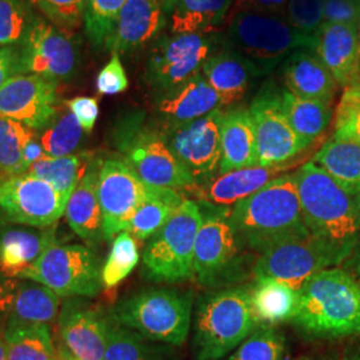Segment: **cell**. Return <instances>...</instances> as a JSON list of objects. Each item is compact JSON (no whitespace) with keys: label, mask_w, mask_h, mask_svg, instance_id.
Wrapping results in <instances>:
<instances>
[{"label":"cell","mask_w":360,"mask_h":360,"mask_svg":"<svg viewBox=\"0 0 360 360\" xmlns=\"http://www.w3.org/2000/svg\"><path fill=\"white\" fill-rule=\"evenodd\" d=\"M295 360H319V359H314V358H307V356H304V358H299V359Z\"/></svg>","instance_id":"obj_56"},{"label":"cell","mask_w":360,"mask_h":360,"mask_svg":"<svg viewBox=\"0 0 360 360\" xmlns=\"http://www.w3.org/2000/svg\"><path fill=\"white\" fill-rule=\"evenodd\" d=\"M342 262L334 250L309 235L264 251L257 260L255 275L279 281L299 291L312 275Z\"/></svg>","instance_id":"obj_16"},{"label":"cell","mask_w":360,"mask_h":360,"mask_svg":"<svg viewBox=\"0 0 360 360\" xmlns=\"http://www.w3.org/2000/svg\"><path fill=\"white\" fill-rule=\"evenodd\" d=\"M199 203L203 220L193 248V276L203 285H212L236 266L242 243L229 219L231 207Z\"/></svg>","instance_id":"obj_13"},{"label":"cell","mask_w":360,"mask_h":360,"mask_svg":"<svg viewBox=\"0 0 360 360\" xmlns=\"http://www.w3.org/2000/svg\"><path fill=\"white\" fill-rule=\"evenodd\" d=\"M255 324L250 288L236 287L207 295L195 316V359H223L254 333Z\"/></svg>","instance_id":"obj_6"},{"label":"cell","mask_w":360,"mask_h":360,"mask_svg":"<svg viewBox=\"0 0 360 360\" xmlns=\"http://www.w3.org/2000/svg\"><path fill=\"white\" fill-rule=\"evenodd\" d=\"M203 220L198 202L186 199L167 223L148 239L143 275L155 283H180L193 276V248Z\"/></svg>","instance_id":"obj_8"},{"label":"cell","mask_w":360,"mask_h":360,"mask_svg":"<svg viewBox=\"0 0 360 360\" xmlns=\"http://www.w3.org/2000/svg\"><path fill=\"white\" fill-rule=\"evenodd\" d=\"M20 75H39L51 80L72 77L77 65L74 39L37 18L26 38L16 46Z\"/></svg>","instance_id":"obj_18"},{"label":"cell","mask_w":360,"mask_h":360,"mask_svg":"<svg viewBox=\"0 0 360 360\" xmlns=\"http://www.w3.org/2000/svg\"><path fill=\"white\" fill-rule=\"evenodd\" d=\"M324 22L360 27V0H324Z\"/></svg>","instance_id":"obj_48"},{"label":"cell","mask_w":360,"mask_h":360,"mask_svg":"<svg viewBox=\"0 0 360 360\" xmlns=\"http://www.w3.org/2000/svg\"><path fill=\"white\" fill-rule=\"evenodd\" d=\"M281 102L285 117L306 147L315 142L331 123V103L303 99L287 90L281 92Z\"/></svg>","instance_id":"obj_32"},{"label":"cell","mask_w":360,"mask_h":360,"mask_svg":"<svg viewBox=\"0 0 360 360\" xmlns=\"http://www.w3.org/2000/svg\"><path fill=\"white\" fill-rule=\"evenodd\" d=\"M346 360H360V355H352V356H349V358Z\"/></svg>","instance_id":"obj_54"},{"label":"cell","mask_w":360,"mask_h":360,"mask_svg":"<svg viewBox=\"0 0 360 360\" xmlns=\"http://www.w3.org/2000/svg\"><path fill=\"white\" fill-rule=\"evenodd\" d=\"M283 168V166H254L233 169L219 175L206 187L196 190L193 195L199 198V202L207 205L235 206L238 202L262 190L271 180L278 178Z\"/></svg>","instance_id":"obj_29"},{"label":"cell","mask_w":360,"mask_h":360,"mask_svg":"<svg viewBox=\"0 0 360 360\" xmlns=\"http://www.w3.org/2000/svg\"><path fill=\"white\" fill-rule=\"evenodd\" d=\"M56 242V229L4 224L0 227V275L19 278Z\"/></svg>","instance_id":"obj_24"},{"label":"cell","mask_w":360,"mask_h":360,"mask_svg":"<svg viewBox=\"0 0 360 360\" xmlns=\"http://www.w3.org/2000/svg\"><path fill=\"white\" fill-rule=\"evenodd\" d=\"M110 315L80 296L65 297L58 316L56 355L68 360H104Z\"/></svg>","instance_id":"obj_17"},{"label":"cell","mask_w":360,"mask_h":360,"mask_svg":"<svg viewBox=\"0 0 360 360\" xmlns=\"http://www.w3.org/2000/svg\"><path fill=\"white\" fill-rule=\"evenodd\" d=\"M166 26L167 19L162 4L154 0H127L105 49L119 55L138 50L158 38Z\"/></svg>","instance_id":"obj_23"},{"label":"cell","mask_w":360,"mask_h":360,"mask_svg":"<svg viewBox=\"0 0 360 360\" xmlns=\"http://www.w3.org/2000/svg\"><path fill=\"white\" fill-rule=\"evenodd\" d=\"M37 18L31 0H0V46H19Z\"/></svg>","instance_id":"obj_43"},{"label":"cell","mask_w":360,"mask_h":360,"mask_svg":"<svg viewBox=\"0 0 360 360\" xmlns=\"http://www.w3.org/2000/svg\"><path fill=\"white\" fill-rule=\"evenodd\" d=\"M84 129L75 115L67 108L60 110L39 136V142L47 156L62 158L77 154L83 143Z\"/></svg>","instance_id":"obj_39"},{"label":"cell","mask_w":360,"mask_h":360,"mask_svg":"<svg viewBox=\"0 0 360 360\" xmlns=\"http://www.w3.org/2000/svg\"><path fill=\"white\" fill-rule=\"evenodd\" d=\"M141 260L136 239L129 232L117 233L108 257L102 267V283L104 288H114L122 283Z\"/></svg>","instance_id":"obj_40"},{"label":"cell","mask_w":360,"mask_h":360,"mask_svg":"<svg viewBox=\"0 0 360 360\" xmlns=\"http://www.w3.org/2000/svg\"><path fill=\"white\" fill-rule=\"evenodd\" d=\"M288 0H236L235 10L270 13L285 18Z\"/></svg>","instance_id":"obj_50"},{"label":"cell","mask_w":360,"mask_h":360,"mask_svg":"<svg viewBox=\"0 0 360 360\" xmlns=\"http://www.w3.org/2000/svg\"><path fill=\"white\" fill-rule=\"evenodd\" d=\"M0 360H8L7 343H6V338H4V330L0 333Z\"/></svg>","instance_id":"obj_53"},{"label":"cell","mask_w":360,"mask_h":360,"mask_svg":"<svg viewBox=\"0 0 360 360\" xmlns=\"http://www.w3.org/2000/svg\"><path fill=\"white\" fill-rule=\"evenodd\" d=\"M60 296L43 284L13 278L0 287V312H7L4 330L49 324L55 321Z\"/></svg>","instance_id":"obj_20"},{"label":"cell","mask_w":360,"mask_h":360,"mask_svg":"<svg viewBox=\"0 0 360 360\" xmlns=\"http://www.w3.org/2000/svg\"><path fill=\"white\" fill-rule=\"evenodd\" d=\"M187 198L180 191L159 187L129 219L124 231L138 240H147L159 231Z\"/></svg>","instance_id":"obj_34"},{"label":"cell","mask_w":360,"mask_h":360,"mask_svg":"<svg viewBox=\"0 0 360 360\" xmlns=\"http://www.w3.org/2000/svg\"><path fill=\"white\" fill-rule=\"evenodd\" d=\"M112 141L119 156L144 183L193 193L195 183L191 175L169 150L159 126L148 123L142 112H129L120 117Z\"/></svg>","instance_id":"obj_4"},{"label":"cell","mask_w":360,"mask_h":360,"mask_svg":"<svg viewBox=\"0 0 360 360\" xmlns=\"http://www.w3.org/2000/svg\"><path fill=\"white\" fill-rule=\"evenodd\" d=\"M108 315L151 342L181 346L191 330L193 297L175 290H146L119 302Z\"/></svg>","instance_id":"obj_7"},{"label":"cell","mask_w":360,"mask_h":360,"mask_svg":"<svg viewBox=\"0 0 360 360\" xmlns=\"http://www.w3.org/2000/svg\"><path fill=\"white\" fill-rule=\"evenodd\" d=\"M292 322L318 338L360 334V285L346 271L327 269L297 291Z\"/></svg>","instance_id":"obj_3"},{"label":"cell","mask_w":360,"mask_h":360,"mask_svg":"<svg viewBox=\"0 0 360 360\" xmlns=\"http://www.w3.org/2000/svg\"><path fill=\"white\" fill-rule=\"evenodd\" d=\"M358 77H359V82L358 83H360V47H359V63H358ZM356 86V84H355Z\"/></svg>","instance_id":"obj_55"},{"label":"cell","mask_w":360,"mask_h":360,"mask_svg":"<svg viewBox=\"0 0 360 360\" xmlns=\"http://www.w3.org/2000/svg\"><path fill=\"white\" fill-rule=\"evenodd\" d=\"M0 321H1V312H0Z\"/></svg>","instance_id":"obj_60"},{"label":"cell","mask_w":360,"mask_h":360,"mask_svg":"<svg viewBox=\"0 0 360 360\" xmlns=\"http://www.w3.org/2000/svg\"><path fill=\"white\" fill-rule=\"evenodd\" d=\"M315 37L314 51L333 74L338 86L348 89L358 84L360 27L324 22Z\"/></svg>","instance_id":"obj_22"},{"label":"cell","mask_w":360,"mask_h":360,"mask_svg":"<svg viewBox=\"0 0 360 360\" xmlns=\"http://www.w3.org/2000/svg\"><path fill=\"white\" fill-rule=\"evenodd\" d=\"M159 187L144 183L119 155L101 159L98 196L103 218L104 240H114L129 219Z\"/></svg>","instance_id":"obj_12"},{"label":"cell","mask_w":360,"mask_h":360,"mask_svg":"<svg viewBox=\"0 0 360 360\" xmlns=\"http://www.w3.org/2000/svg\"><path fill=\"white\" fill-rule=\"evenodd\" d=\"M285 339L272 326H262L233 349L227 360H283Z\"/></svg>","instance_id":"obj_41"},{"label":"cell","mask_w":360,"mask_h":360,"mask_svg":"<svg viewBox=\"0 0 360 360\" xmlns=\"http://www.w3.org/2000/svg\"><path fill=\"white\" fill-rule=\"evenodd\" d=\"M233 0H166L171 34H210L223 25Z\"/></svg>","instance_id":"obj_30"},{"label":"cell","mask_w":360,"mask_h":360,"mask_svg":"<svg viewBox=\"0 0 360 360\" xmlns=\"http://www.w3.org/2000/svg\"><path fill=\"white\" fill-rule=\"evenodd\" d=\"M154 1H156V3H159V4H162V6H163L166 0H154Z\"/></svg>","instance_id":"obj_58"},{"label":"cell","mask_w":360,"mask_h":360,"mask_svg":"<svg viewBox=\"0 0 360 360\" xmlns=\"http://www.w3.org/2000/svg\"><path fill=\"white\" fill-rule=\"evenodd\" d=\"M334 138L360 143V90L348 87L335 110Z\"/></svg>","instance_id":"obj_44"},{"label":"cell","mask_w":360,"mask_h":360,"mask_svg":"<svg viewBox=\"0 0 360 360\" xmlns=\"http://www.w3.org/2000/svg\"><path fill=\"white\" fill-rule=\"evenodd\" d=\"M315 165L349 190L360 193V143L333 138L315 154Z\"/></svg>","instance_id":"obj_35"},{"label":"cell","mask_w":360,"mask_h":360,"mask_svg":"<svg viewBox=\"0 0 360 360\" xmlns=\"http://www.w3.org/2000/svg\"><path fill=\"white\" fill-rule=\"evenodd\" d=\"M65 206L60 193L44 180L28 174L0 179V212L7 223L53 227Z\"/></svg>","instance_id":"obj_15"},{"label":"cell","mask_w":360,"mask_h":360,"mask_svg":"<svg viewBox=\"0 0 360 360\" xmlns=\"http://www.w3.org/2000/svg\"><path fill=\"white\" fill-rule=\"evenodd\" d=\"M285 19L302 34L315 37L324 23V0H288Z\"/></svg>","instance_id":"obj_45"},{"label":"cell","mask_w":360,"mask_h":360,"mask_svg":"<svg viewBox=\"0 0 360 360\" xmlns=\"http://www.w3.org/2000/svg\"><path fill=\"white\" fill-rule=\"evenodd\" d=\"M296 186L311 236L347 259L360 239V193L352 191L314 162L299 168Z\"/></svg>","instance_id":"obj_1"},{"label":"cell","mask_w":360,"mask_h":360,"mask_svg":"<svg viewBox=\"0 0 360 360\" xmlns=\"http://www.w3.org/2000/svg\"><path fill=\"white\" fill-rule=\"evenodd\" d=\"M129 89V77L122 65L120 55L112 52L110 62L96 77V90L101 95H117Z\"/></svg>","instance_id":"obj_47"},{"label":"cell","mask_w":360,"mask_h":360,"mask_svg":"<svg viewBox=\"0 0 360 360\" xmlns=\"http://www.w3.org/2000/svg\"><path fill=\"white\" fill-rule=\"evenodd\" d=\"M220 108V99L202 72L172 90L159 94L155 110L159 126H179Z\"/></svg>","instance_id":"obj_21"},{"label":"cell","mask_w":360,"mask_h":360,"mask_svg":"<svg viewBox=\"0 0 360 360\" xmlns=\"http://www.w3.org/2000/svg\"><path fill=\"white\" fill-rule=\"evenodd\" d=\"M284 86L303 99L333 103L338 83L312 50H299L290 55L282 65Z\"/></svg>","instance_id":"obj_27"},{"label":"cell","mask_w":360,"mask_h":360,"mask_svg":"<svg viewBox=\"0 0 360 360\" xmlns=\"http://www.w3.org/2000/svg\"><path fill=\"white\" fill-rule=\"evenodd\" d=\"M99 165L101 159L94 156L65 210V218L70 229L89 245L104 240L103 218L98 196Z\"/></svg>","instance_id":"obj_26"},{"label":"cell","mask_w":360,"mask_h":360,"mask_svg":"<svg viewBox=\"0 0 360 360\" xmlns=\"http://www.w3.org/2000/svg\"><path fill=\"white\" fill-rule=\"evenodd\" d=\"M281 92L274 83H266L250 105L255 136L259 166H283L307 147L299 139L285 117Z\"/></svg>","instance_id":"obj_14"},{"label":"cell","mask_w":360,"mask_h":360,"mask_svg":"<svg viewBox=\"0 0 360 360\" xmlns=\"http://www.w3.org/2000/svg\"><path fill=\"white\" fill-rule=\"evenodd\" d=\"M67 108L75 115L84 132H91L99 116L98 99L91 96H77L65 102Z\"/></svg>","instance_id":"obj_49"},{"label":"cell","mask_w":360,"mask_h":360,"mask_svg":"<svg viewBox=\"0 0 360 360\" xmlns=\"http://www.w3.org/2000/svg\"><path fill=\"white\" fill-rule=\"evenodd\" d=\"M41 13L55 26L77 28L80 26L87 0H32Z\"/></svg>","instance_id":"obj_46"},{"label":"cell","mask_w":360,"mask_h":360,"mask_svg":"<svg viewBox=\"0 0 360 360\" xmlns=\"http://www.w3.org/2000/svg\"><path fill=\"white\" fill-rule=\"evenodd\" d=\"M16 75H20L16 46L0 49V87H3L11 77Z\"/></svg>","instance_id":"obj_51"},{"label":"cell","mask_w":360,"mask_h":360,"mask_svg":"<svg viewBox=\"0 0 360 360\" xmlns=\"http://www.w3.org/2000/svg\"><path fill=\"white\" fill-rule=\"evenodd\" d=\"M92 159L94 154L87 151H80L62 158H51L46 155L27 168L25 174L47 181L60 193L65 202H68Z\"/></svg>","instance_id":"obj_33"},{"label":"cell","mask_w":360,"mask_h":360,"mask_svg":"<svg viewBox=\"0 0 360 360\" xmlns=\"http://www.w3.org/2000/svg\"><path fill=\"white\" fill-rule=\"evenodd\" d=\"M202 74L218 94L220 108L238 103L257 77H264L252 62L223 44L207 59Z\"/></svg>","instance_id":"obj_25"},{"label":"cell","mask_w":360,"mask_h":360,"mask_svg":"<svg viewBox=\"0 0 360 360\" xmlns=\"http://www.w3.org/2000/svg\"><path fill=\"white\" fill-rule=\"evenodd\" d=\"M8 360H55L56 351L49 324L4 330Z\"/></svg>","instance_id":"obj_37"},{"label":"cell","mask_w":360,"mask_h":360,"mask_svg":"<svg viewBox=\"0 0 360 360\" xmlns=\"http://www.w3.org/2000/svg\"><path fill=\"white\" fill-rule=\"evenodd\" d=\"M352 87H354V86H352ZM355 87H358V89H359V90H360V83H358V84H356V86H355Z\"/></svg>","instance_id":"obj_59"},{"label":"cell","mask_w":360,"mask_h":360,"mask_svg":"<svg viewBox=\"0 0 360 360\" xmlns=\"http://www.w3.org/2000/svg\"><path fill=\"white\" fill-rule=\"evenodd\" d=\"M56 82L39 75H16L0 87V116L30 129H43L58 114Z\"/></svg>","instance_id":"obj_19"},{"label":"cell","mask_w":360,"mask_h":360,"mask_svg":"<svg viewBox=\"0 0 360 360\" xmlns=\"http://www.w3.org/2000/svg\"><path fill=\"white\" fill-rule=\"evenodd\" d=\"M126 1L127 0H87L83 19L86 34L95 49L105 47Z\"/></svg>","instance_id":"obj_42"},{"label":"cell","mask_w":360,"mask_h":360,"mask_svg":"<svg viewBox=\"0 0 360 360\" xmlns=\"http://www.w3.org/2000/svg\"><path fill=\"white\" fill-rule=\"evenodd\" d=\"M46 156V153L41 147V144L39 142L38 138L32 139L31 142L28 143L25 148V154H23V159H25V165L28 168L31 165H34L35 162L40 160L41 158Z\"/></svg>","instance_id":"obj_52"},{"label":"cell","mask_w":360,"mask_h":360,"mask_svg":"<svg viewBox=\"0 0 360 360\" xmlns=\"http://www.w3.org/2000/svg\"><path fill=\"white\" fill-rule=\"evenodd\" d=\"M220 44L239 52L269 75L294 52L314 51L316 37L302 34L283 16L235 10Z\"/></svg>","instance_id":"obj_5"},{"label":"cell","mask_w":360,"mask_h":360,"mask_svg":"<svg viewBox=\"0 0 360 360\" xmlns=\"http://www.w3.org/2000/svg\"><path fill=\"white\" fill-rule=\"evenodd\" d=\"M223 112L221 108H218L208 115L179 126L163 127L158 124L169 150L191 175L195 183L193 193L218 176Z\"/></svg>","instance_id":"obj_11"},{"label":"cell","mask_w":360,"mask_h":360,"mask_svg":"<svg viewBox=\"0 0 360 360\" xmlns=\"http://www.w3.org/2000/svg\"><path fill=\"white\" fill-rule=\"evenodd\" d=\"M230 223L242 245L263 254L284 242L309 236L295 174L271 180L230 210Z\"/></svg>","instance_id":"obj_2"},{"label":"cell","mask_w":360,"mask_h":360,"mask_svg":"<svg viewBox=\"0 0 360 360\" xmlns=\"http://www.w3.org/2000/svg\"><path fill=\"white\" fill-rule=\"evenodd\" d=\"M19 279L38 282L62 297H94L103 287L102 266L95 251L89 245L58 240Z\"/></svg>","instance_id":"obj_9"},{"label":"cell","mask_w":360,"mask_h":360,"mask_svg":"<svg viewBox=\"0 0 360 360\" xmlns=\"http://www.w3.org/2000/svg\"><path fill=\"white\" fill-rule=\"evenodd\" d=\"M219 43L220 38L210 34H171L158 39L146 63L147 84L159 94L178 87L202 72Z\"/></svg>","instance_id":"obj_10"},{"label":"cell","mask_w":360,"mask_h":360,"mask_svg":"<svg viewBox=\"0 0 360 360\" xmlns=\"http://www.w3.org/2000/svg\"><path fill=\"white\" fill-rule=\"evenodd\" d=\"M37 131L10 117L0 116V179L25 174V148Z\"/></svg>","instance_id":"obj_38"},{"label":"cell","mask_w":360,"mask_h":360,"mask_svg":"<svg viewBox=\"0 0 360 360\" xmlns=\"http://www.w3.org/2000/svg\"><path fill=\"white\" fill-rule=\"evenodd\" d=\"M155 343L110 318L104 360H171V348Z\"/></svg>","instance_id":"obj_36"},{"label":"cell","mask_w":360,"mask_h":360,"mask_svg":"<svg viewBox=\"0 0 360 360\" xmlns=\"http://www.w3.org/2000/svg\"><path fill=\"white\" fill-rule=\"evenodd\" d=\"M55 360H68V359H65V358H63V356H59V355H56V356H55Z\"/></svg>","instance_id":"obj_57"},{"label":"cell","mask_w":360,"mask_h":360,"mask_svg":"<svg viewBox=\"0 0 360 360\" xmlns=\"http://www.w3.org/2000/svg\"><path fill=\"white\" fill-rule=\"evenodd\" d=\"M220 148L219 175L233 169L259 166L255 129L248 108L238 107L223 112Z\"/></svg>","instance_id":"obj_28"},{"label":"cell","mask_w":360,"mask_h":360,"mask_svg":"<svg viewBox=\"0 0 360 360\" xmlns=\"http://www.w3.org/2000/svg\"><path fill=\"white\" fill-rule=\"evenodd\" d=\"M255 321L266 324L290 322L297 304V291L288 284L271 278H257L250 288Z\"/></svg>","instance_id":"obj_31"}]
</instances>
